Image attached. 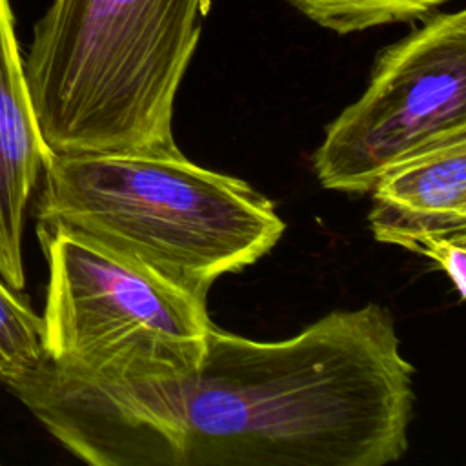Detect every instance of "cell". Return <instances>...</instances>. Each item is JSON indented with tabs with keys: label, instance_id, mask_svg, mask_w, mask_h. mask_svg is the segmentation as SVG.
<instances>
[{
	"label": "cell",
	"instance_id": "1",
	"mask_svg": "<svg viewBox=\"0 0 466 466\" xmlns=\"http://www.w3.org/2000/svg\"><path fill=\"white\" fill-rule=\"evenodd\" d=\"M5 388L93 466H384L408 451L415 400L379 304L277 342L213 324L197 366L164 380L102 382L42 357Z\"/></svg>",
	"mask_w": 466,
	"mask_h": 466
},
{
	"label": "cell",
	"instance_id": "2",
	"mask_svg": "<svg viewBox=\"0 0 466 466\" xmlns=\"http://www.w3.org/2000/svg\"><path fill=\"white\" fill-rule=\"evenodd\" d=\"M211 0H53L24 58L51 153L171 151Z\"/></svg>",
	"mask_w": 466,
	"mask_h": 466
},
{
	"label": "cell",
	"instance_id": "3",
	"mask_svg": "<svg viewBox=\"0 0 466 466\" xmlns=\"http://www.w3.org/2000/svg\"><path fill=\"white\" fill-rule=\"evenodd\" d=\"M38 222L60 224L208 297L282 237L273 202L248 182L171 151L51 153Z\"/></svg>",
	"mask_w": 466,
	"mask_h": 466
},
{
	"label": "cell",
	"instance_id": "4",
	"mask_svg": "<svg viewBox=\"0 0 466 466\" xmlns=\"http://www.w3.org/2000/svg\"><path fill=\"white\" fill-rule=\"evenodd\" d=\"M47 260L44 357L102 382L164 380L200 360L206 297L60 224L38 222Z\"/></svg>",
	"mask_w": 466,
	"mask_h": 466
},
{
	"label": "cell",
	"instance_id": "5",
	"mask_svg": "<svg viewBox=\"0 0 466 466\" xmlns=\"http://www.w3.org/2000/svg\"><path fill=\"white\" fill-rule=\"evenodd\" d=\"M466 133V11L431 13L377 55L368 87L326 129L319 182L368 193L393 164Z\"/></svg>",
	"mask_w": 466,
	"mask_h": 466
},
{
	"label": "cell",
	"instance_id": "6",
	"mask_svg": "<svg viewBox=\"0 0 466 466\" xmlns=\"http://www.w3.org/2000/svg\"><path fill=\"white\" fill-rule=\"evenodd\" d=\"M51 149L31 104L9 0H0V277L24 291V233Z\"/></svg>",
	"mask_w": 466,
	"mask_h": 466
},
{
	"label": "cell",
	"instance_id": "7",
	"mask_svg": "<svg viewBox=\"0 0 466 466\" xmlns=\"http://www.w3.org/2000/svg\"><path fill=\"white\" fill-rule=\"evenodd\" d=\"M370 191V220L466 229V133L393 164Z\"/></svg>",
	"mask_w": 466,
	"mask_h": 466
},
{
	"label": "cell",
	"instance_id": "8",
	"mask_svg": "<svg viewBox=\"0 0 466 466\" xmlns=\"http://www.w3.org/2000/svg\"><path fill=\"white\" fill-rule=\"evenodd\" d=\"M313 24L337 35L422 20L450 0H286Z\"/></svg>",
	"mask_w": 466,
	"mask_h": 466
},
{
	"label": "cell",
	"instance_id": "9",
	"mask_svg": "<svg viewBox=\"0 0 466 466\" xmlns=\"http://www.w3.org/2000/svg\"><path fill=\"white\" fill-rule=\"evenodd\" d=\"M42 357V317L20 289L0 277V384L5 386Z\"/></svg>",
	"mask_w": 466,
	"mask_h": 466
},
{
	"label": "cell",
	"instance_id": "10",
	"mask_svg": "<svg viewBox=\"0 0 466 466\" xmlns=\"http://www.w3.org/2000/svg\"><path fill=\"white\" fill-rule=\"evenodd\" d=\"M370 228L377 240L433 260L448 275L459 297H466V229H437L379 220H370Z\"/></svg>",
	"mask_w": 466,
	"mask_h": 466
}]
</instances>
